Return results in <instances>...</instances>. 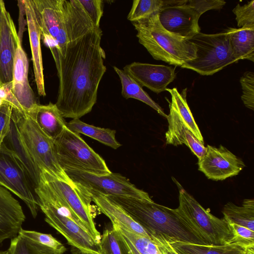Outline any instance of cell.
Segmentation results:
<instances>
[{"label":"cell","mask_w":254,"mask_h":254,"mask_svg":"<svg viewBox=\"0 0 254 254\" xmlns=\"http://www.w3.org/2000/svg\"><path fill=\"white\" fill-rule=\"evenodd\" d=\"M101 28L83 27L69 33L64 57L54 61L59 80L55 103L64 118L79 119L90 113L106 71Z\"/></svg>","instance_id":"obj_1"},{"label":"cell","mask_w":254,"mask_h":254,"mask_svg":"<svg viewBox=\"0 0 254 254\" xmlns=\"http://www.w3.org/2000/svg\"><path fill=\"white\" fill-rule=\"evenodd\" d=\"M72 182L88 191L106 196L151 199L149 194L136 188L126 177L117 173L98 175L76 170H65Z\"/></svg>","instance_id":"obj_9"},{"label":"cell","mask_w":254,"mask_h":254,"mask_svg":"<svg viewBox=\"0 0 254 254\" xmlns=\"http://www.w3.org/2000/svg\"><path fill=\"white\" fill-rule=\"evenodd\" d=\"M163 7L162 0H134L127 19L131 23L147 19L159 13Z\"/></svg>","instance_id":"obj_30"},{"label":"cell","mask_w":254,"mask_h":254,"mask_svg":"<svg viewBox=\"0 0 254 254\" xmlns=\"http://www.w3.org/2000/svg\"><path fill=\"white\" fill-rule=\"evenodd\" d=\"M99 210L111 220L112 225L127 231L150 237L145 230L119 205L102 194L88 191Z\"/></svg>","instance_id":"obj_22"},{"label":"cell","mask_w":254,"mask_h":254,"mask_svg":"<svg viewBox=\"0 0 254 254\" xmlns=\"http://www.w3.org/2000/svg\"><path fill=\"white\" fill-rule=\"evenodd\" d=\"M7 251L9 254H59L18 234L10 240Z\"/></svg>","instance_id":"obj_31"},{"label":"cell","mask_w":254,"mask_h":254,"mask_svg":"<svg viewBox=\"0 0 254 254\" xmlns=\"http://www.w3.org/2000/svg\"><path fill=\"white\" fill-rule=\"evenodd\" d=\"M18 234L59 254H64L66 251L64 245L51 234L25 230L22 228Z\"/></svg>","instance_id":"obj_32"},{"label":"cell","mask_w":254,"mask_h":254,"mask_svg":"<svg viewBox=\"0 0 254 254\" xmlns=\"http://www.w3.org/2000/svg\"><path fill=\"white\" fill-rule=\"evenodd\" d=\"M240 83L243 94L242 100L245 106L248 108L254 109V73L252 71L244 73L241 77Z\"/></svg>","instance_id":"obj_35"},{"label":"cell","mask_w":254,"mask_h":254,"mask_svg":"<svg viewBox=\"0 0 254 254\" xmlns=\"http://www.w3.org/2000/svg\"><path fill=\"white\" fill-rule=\"evenodd\" d=\"M0 185L19 198L36 218L39 209L34 188L21 164L10 154L0 148Z\"/></svg>","instance_id":"obj_12"},{"label":"cell","mask_w":254,"mask_h":254,"mask_svg":"<svg viewBox=\"0 0 254 254\" xmlns=\"http://www.w3.org/2000/svg\"><path fill=\"white\" fill-rule=\"evenodd\" d=\"M4 102V101H3L2 100L0 99V107L2 105Z\"/></svg>","instance_id":"obj_44"},{"label":"cell","mask_w":254,"mask_h":254,"mask_svg":"<svg viewBox=\"0 0 254 254\" xmlns=\"http://www.w3.org/2000/svg\"><path fill=\"white\" fill-rule=\"evenodd\" d=\"M167 242L177 254H254V249L246 250L233 243L217 246L177 241Z\"/></svg>","instance_id":"obj_25"},{"label":"cell","mask_w":254,"mask_h":254,"mask_svg":"<svg viewBox=\"0 0 254 254\" xmlns=\"http://www.w3.org/2000/svg\"><path fill=\"white\" fill-rule=\"evenodd\" d=\"M151 239L161 254H177L166 240L163 238L151 237Z\"/></svg>","instance_id":"obj_40"},{"label":"cell","mask_w":254,"mask_h":254,"mask_svg":"<svg viewBox=\"0 0 254 254\" xmlns=\"http://www.w3.org/2000/svg\"><path fill=\"white\" fill-rule=\"evenodd\" d=\"M12 115L22 141L40 171H45L67 183H72L58 163L54 140L42 130L28 114L12 108Z\"/></svg>","instance_id":"obj_5"},{"label":"cell","mask_w":254,"mask_h":254,"mask_svg":"<svg viewBox=\"0 0 254 254\" xmlns=\"http://www.w3.org/2000/svg\"></svg>","instance_id":"obj_45"},{"label":"cell","mask_w":254,"mask_h":254,"mask_svg":"<svg viewBox=\"0 0 254 254\" xmlns=\"http://www.w3.org/2000/svg\"><path fill=\"white\" fill-rule=\"evenodd\" d=\"M132 24L139 43L155 60L181 66L196 58L194 45L166 30L160 23L158 13Z\"/></svg>","instance_id":"obj_3"},{"label":"cell","mask_w":254,"mask_h":254,"mask_svg":"<svg viewBox=\"0 0 254 254\" xmlns=\"http://www.w3.org/2000/svg\"><path fill=\"white\" fill-rule=\"evenodd\" d=\"M115 226L132 244L140 254H161L150 237H145Z\"/></svg>","instance_id":"obj_33"},{"label":"cell","mask_w":254,"mask_h":254,"mask_svg":"<svg viewBox=\"0 0 254 254\" xmlns=\"http://www.w3.org/2000/svg\"><path fill=\"white\" fill-rule=\"evenodd\" d=\"M40 177L63 198L74 214L83 223L94 240L99 244L101 235L95 226L91 205L92 197L89 192L73 182L67 183L43 170L41 171Z\"/></svg>","instance_id":"obj_11"},{"label":"cell","mask_w":254,"mask_h":254,"mask_svg":"<svg viewBox=\"0 0 254 254\" xmlns=\"http://www.w3.org/2000/svg\"><path fill=\"white\" fill-rule=\"evenodd\" d=\"M17 36L13 21L0 0V87L12 82Z\"/></svg>","instance_id":"obj_16"},{"label":"cell","mask_w":254,"mask_h":254,"mask_svg":"<svg viewBox=\"0 0 254 254\" xmlns=\"http://www.w3.org/2000/svg\"><path fill=\"white\" fill-rule=\"evenodd\" d=\"M107 196L122 208L150 238L204 245L183 224L172 208L157 204L151 199Z\"/></svg>","instance_id":"obj_2"},{"label":"cell","mask_w":254,"mask_h":254,"mask_svg":"<svg viewBox=\"0 0 254 254\" xmlns=\"http://www.w3.org/2000/svg\"><path fill=\"white\" fill-rule=\"evenodd\" d=\"M179 189V206L173 210L184 225L204 245L230 244L233 234L229 222L204 209L173 177Z\"/></svg>","instance_id":"obj_4"},{"label":"cell","mask_w":254,"mask_h":254,"mask_svg":"<svg viewBox=\"0 0 254 254\" xmlns=\"http://www.w3.org/2000/svg\"><path fill=\"white\" fill-rule=\"evenodd\" d=\"M123 70L142 87L157 94L165 91L176 78L175 68L164 65L133 62L127 64Z\"/></svg>","instance_id":"obj_17"},{"label":"cell","mask_w":254,"mask_h":254,"mask_svg":"<svg viewBox=\"0 0 254 254\" xmlns=\"http://www.w3.org/2000/svg\"><path fill=\"white\" fill-rule=\"evenodd\" d=\"M223 0H190L187 4L193 7L201 16L205 12L211 9H220L225 5Z\"/></svg>","instance_id":"obj_38"},{"label":"cell","mask_w":254,"mask_h":254,"mask_svg":"<svg viewBox=\"0 0 254 254\" xmlns=\"http://www.w3.org/2000/svg\"><path fill=\"white\" fill-rule=\"evenodd\" d=\"M166 118L168 129L165 133L166 143L174 146L184 144L198 159L201 158L206 147L195 137L200 135V131L193 117L185 111L170 110Z\"/></svg>","instance_id":"obj_13"},{"label":"cell","mask_w":254,"mask_h":254,"mask_svg":"<svg viewBox=\"0 0 254 254\" xmlns=\"http://www.w3.org/2000/svg\"><path fill=\"white\" fill-rule=\"evenodd\" d=\"M0 254H9V253L7 250L0 251Z\"/></svg>","instance_id":"obj_43"},{"label":"cell","mask_w":254,"mask_h":254,"mask_svg":"<svg viewBox=\"0 0 254 254\" xmlns=\"http://www.w3.org/2000/svg\"><path fill=\"white\" fill-rule=\"evenodd\" d=\"M198 170L210 180L223 181L238 175L246 165L226 148L207 145L204 155L198 159Z\"/></svg>","instance_id":"obj_14"},{"label":"cell","mask_w":254,"mask_h":254,"mask_svg":"<svg viewBox=\"0 0 254 254\" xmlns=\"http://www.w3.org/2000/svg\"><path fill=\"white\" fill-rule=\"evenodd\" d=\"M229 223L233 234L230 244H235L246 250L254 249V231L235 223Z\"/></svg>","instance_id":"obj_34"},{"label":"cell","mask_w":254,"mask_h":254,"mask_svg":"<svg viewBox=\"0 0 254 254\" xmlns=\"http://www.w3.org/2000/svg\"><path fill=\"white\" fill-rule=\"evenodd\" d=\"M94 26L100 27L103 13V3L101 0H78Z\"/></svg>","instance_id":"obj_37"},{"label":"cell","mask_w":254,"mask_h":254,"mask_svg":"<svg viewBox=\"0 0 254 254\" xmlns=\"http://www.w3.org/2000/svg\"><path fill=\"white\" fill-rule=\"evenodd\" d=\"M222 212L229 222L241 225L254 231V200L244 199L241 206L227 202Z\"/></svg>","instance_id":"obj_28"},{"label":"cell","mask_w":254,"mask_h":254,"mask_svg":"<svg viewBox=\"0 0 254 254\" xmlns=\"http://www.w3.org/2000/svg\"><path fill=\"white\" fill-rule=\"evenodd\" d=\"M12 107L4 102L0 107V147L9 128Z\"/></svg>","instance_id":"obj_39"},{"label":"cell","mask_w":254,"mask_h":254,"mask_svg":"<svg viewBox=\"0 0 254 254\" xmlns=\"http://www.w3.org/2000/svg\"><path fill=\"white\" fill-rule=\"evenodd\" d=\"M16 42L11 91L24 112L29 113L38 103L28 80V59L18 36Z\"/></svg>","instance_id":"obj_18"},{"label":"cell","mask_w":254,"mask_h":254,"mask_svg":"<svg viewBox=\"0 0 254 254\" xmlns=\"http://www.w3.org/2000/svg\"><path fill=\"white\" fill-rule=\"evenodd\" d=\"M7 93L5 90L2 87H0V99L3 101L6 102L7 98Z\"/></svg>","instance_id":"obj_42"},{"label":"cell","mask_w":254,"mask_h":254,"mask_svg":"<svg viewBox=\"0 0 254 254\" xmlns=\"http://www.w3.org/2000/svg\"><path fill=\"white\" fill-rule=\"evenodd\" d=\"M21 164L34 189L39 183L41 171L31 157L22 141L17 124L12 115L8 131L0 146Z\"/></svg>","instance_id":"obj_21"},{"label":"cell","mask_w":254,"mask_h":254,"mask_svg":"<svg viewBox=\"0 0 254 254\" xmlns=\"http://www.w3.org/2000/svg\"><path fill=\"white\" fill-rule=\"evenodd\" d=\"M25 219L19 202L0 185V245L18 235Z\"/></svg>","instance_id":"obj_19"},{"label":"cell","mask_w":254,"mask_h":254,"mask_svg":"<svg viewBox=\"0 0 254 254\" xmlns=\"http://www.w3.org/2000/svg\"><path fill=\"white\" fill-rule=\"evenodd\" d=\"M227 33L233 54L238 60L254 62V25L229 28Z\"/></svg>","instance_id":"obj_24"},{"label":"cell","mask_w":254,"mask_h":254,"mask_svg":"<svg viewBox=\"0 0 254 254\" xmlns=\"http://www.w3.org/2000/svg\"><path fill=\"white\" fill-rule=\"evenodd\" d=\"M123 237L125 245L128 254H140L136 249L133 247L130 242L124 235Z\"/></svg>","instance_id":"obj_41"},{"label":"cell","mask_w":254,"mask_h":254,"mask_svg":"<svg viewBox=\"0 0 254 254\" xmlns=\"http://www.w3.org/2000/svg\"><path fill=\"white\" fill-rule=\"evenodd\" d=\"M42 130L50 138L55 139L66 127L64 121L56 104H37L29 113Z\"/></svg>","instance_id":"obj_23"},{"label":"cell","mask_w":254,"mask_h":254,"mask_svg":"<svg viewBox=\"0 0 254 254\" xmlns=\"http://www.w3.org/2000/svg\"><path fill=\"white\" fill-rule=\"evenodd\" d=\"M99 246L101 254H128L123 236L112 225L103 231Z\"/></svg>","instance_id":"obj_29"},{"label":"cell","mask_w":254,"mask_h":254,"mask_svg":"<svg viewBox=\"0 0 254 254\" xmlns=\"http://www.w3.org/2000/svg\"><path fill=\"white\" fill-rule=\"evenodd\" d=\"M41 38L53 58L64 57L68 43L64 0H31Z\"/></svg>","instance_id":"obj_8"},{"label":"cell","mask_w":254,"mask_h":254,"mask_svg":"<svg viewBox=\"0 0 254 254\" xmlns=\"http://www.w3.org/2000/svg\"><path fill=\"white\" fill-rule=\"evenodd\" d=\"M45 221L66 240L68 244L82 254H101L99 244L84 229L70 217L67 212L59 209L42 199H38Z\"/></svg>","instance_id":"obj_10"},{"label":"cell","mask_w":254,"mask_h":254,"mask_svg":"<svg viewBox=\"0 0 254 254\" xmlns=\"http://www.w3.org/2000/svg\"><path fill=\"white\" fill-rule=\"evenodd\" d=\"M56 155L64 170H76L98 175L111 172L103 158L81 138L66 127L54 140Z\"/></svg>","instance_id":"obj_6"},{"label":"cell","mask_w":254,"mask_h":254,"mask_svg":"<svg viewBox=\"0 0 254 254\" xmlns=\"http://www.w3.org/2000/svg\"><path fill=\"white\" fill-rule=\"evenodd\" d=\"M198 13L186 3L163 7L158 13L161 25L168 32L189 40L200 32Z\"/></svg>","instance_id":"obj_15"},{"label":"cell","mask_w":254,"mask_h":254,"mask_svg":"<svg viewBox=\"0 0 254 254\" xmlns=\"http://www.w3.org/2000/svg\"><path fill=\"white\" fill-rule=\"evenodd\" d=\"M239 28L248 25H254V0L241 5L237 4L233 9Z\"/></svg>","instance_id":"obj_36"},{"label":"cell","mask_w":254,"mask_h":254,"mask_svg":"<svg viewBox=\"0 0 254 254\" xmlns=\"http://www.w3.org/2000/svg\"><path fill=\"white\" fill-rule=\"evenodd\" d=\"M31 50L35 81L40 96L46 95L41 48V32L31 0H23Z\"/></svg>","instance_id":"obj_20"},{"label":"cell","mask_w":254,"mask_h":254,"mask_svg":"<svg viewBox=\"0 0 254 254\" xmlns=\"http://www.w3.org/2000/svg\"><path fill=\"white\" fill-rule=\"evenodd\" d=\"M66 127L77 134H83L102 144L117 149L122 146L116 139V131L87 124L79 119H73L66 123Z\"/></svg>","instance_id":"obj_26"},{"label":"cell","mask_w":254,"mask_h":254,"mask_svg":"<svg viewBox=\"0 0 254 254\" xmlns=\"http://www.w3.org/2000/svg\"><path fill=\"white\" fill-rule=\"evenodd\" d=\"M113 68L119 77L122 85L121 94L126 99L133 98L140 101L154 109L160 115L166 118L163 109L143 89L142 87L123 69L114 66Z\"/></svg>","instance_id":"obj_27"},{"label":"cell","mask_w":254,"mask_h":254,"mask_svg":"<svg viewBox=\"0 0 254 254\" xmlns=\"http://www.w3.org/2000/svg\"><path fill=\"white\" fill-rule=\"evenodd\" d=\"M196 49V58L181 67L202 75H211L239 61L232 53L225 31L208 34L198 33L189 40Z\"/></svg>","instance_id":"obj_7"}]
</instances>
